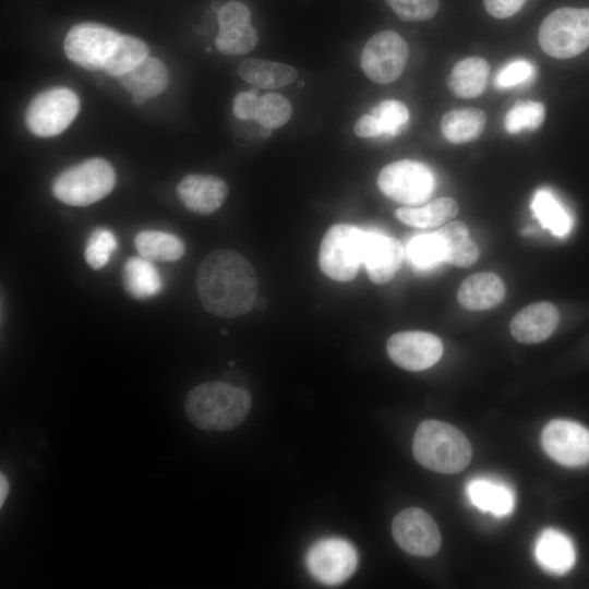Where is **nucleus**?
<instances>
[{"label":"nucleus","instance_id":"f257e3e1","mask_svg":"<svg viewBox=\"0 0 589 589\" xmlns=\"http://www.w3.org/2000/svg\"><path fill=\"white\" fill-rule=\"evenodd\" d=\"M195 281L197 297L211 314L232 318L254 308L259 290L256 273L235 250L211 252L200 264Z\"/></svg>","mask_w":589,"mask_h":589},{"label":"nucleus","instance_id":"f03ea898","mask_svg":"<svg viewBox=\"0 0 589 589\" xmlns=\"http://www.w3.org/2000/svg\"><path fill=\"white\" fill-rule=\"evenodd\" d=\"M252 397L248 389L223 381L193 387L184 400L187 418L199 429L229 431L240 425L250 412Z\"/></svg>","mask_w":589,"mask_h":589},{"label":"nucleus","instance_id":"7ed1b4c3","mask_svg":"<svg viewBox=\"0 0 589 589\" xmlns=\"http://www.w3.org/2000/svg\"><path fill=\"white\" fill-rule=\"evenodd\" d=\"M416 460L426 469L453 474L464 470L471 459V445L456 426L437 421H422L413 436Z\"/></svg>","mask_w":589,"mask_h":589},{"label":"nucleus","instance_id":"20e7f679","mask_svg":"<svg viewBox=\"0 0 589 589\" xmlns=\"http://www.w3.org/2000/svg\"><path fill=\"white\" fill-rule=\"evenodd\" d=\"M116 184V172L104 158H88L61 171L52 182V193L71 206H87L107 196Z\"/></svg>","mask_w":589,"mask_h":589},{"label":"nucleus","instance_id":"39448f33","mask_svg":"<svg viewBox=\"0 0 589 589\" xmlns=\"http://www.w3.org/2000/svg\"><path fill=\"white\" fill-rule=\"evenodd\" d=\"M542 50L555 59L578 56L589 47V8H560L542 21L539 28Z\"/></svg>","mask_w":589,"mask_h":589},{"label":"nucleus","instance_id":"423d86ee","mask_svg":"<svg viewBox=\"0 0 589 589\" xmlns=\"http://www.w3.org/2000/svg\"><path fill=\"white\" fill-rule=\"evenodd\" d=\"M365 230L348 224L333 225L324 235L320 251L321 271L336 281H350L363 263Z\"/></svg>","mask_w":589,"mask_h":589},{"label":"nucleus","instance_id":"0eeeda50","mask_svg":"<svg viewBox=\"0 0 589 589\" xmlns=\"http://www.w3.org/2000/svg\"><path fill=\"white\" fill-rule=\"evenodd\" d=\"M80 99L68 87H53L36 95L25 112V124L39 137H51L63 132L75 119Z\"/></svg>","mask_w":589,"mask_h":589},{"label":"nucleus","instance_id":"6e6552de","mask_svg":"<svg viewBox=\"0 0 589 589\" xmlns=\"http://www.w3.org/2000/svg\"><path fill=\"white\" fill-rule=\"evenodd\" d=\"M377 187L385 196L395 202L419 205L433 194L435 177L426 165L402 159L386 165L380 171Z\"/></svg>","mask_w":589,"mask_h":589},{"label":"nucleus","instance_id":"1a4fd4ad","mask_svg":"<svg viewBox=\"0 0 589 589\" xmlns=\"http://www.w3.org/2000/svg\"><path fill=\"white\" fill-rule=\"evenodd\" d=\"M408 60V46L396 32L386 29L376 33L364 45L361 69L374 83L388 84L402 73Z\"/></svg>","mask_w":589,"mask_h":589},{"label":"nucleus","instance_id":"9d476101","mask_svg":"<svg viewBox=\"0 0 589 589\" xmlns=\"http://www.w3.org/2000/svg\"><path fill=\"white\" fill-rule=\"evenodd\" d=\"M305 563L313 578L324 585L335 586L346 581L354 573L358 555L347 540L325 538L311 545Z\"/></svg>","mask_w":589,"mask_h":589},{"label":"nucleus","instance_id":"9b49d317","mask_svg":"<svg viewBox=\"0 0 589 589\" xmlns=\"http://www.w3.org/2000/svg\"><path fill=\"white\" fill-rule=\"evenodd\" d=\"M120 33L98 23H80L70 28L64 38V52L77 65L89 70H103L104 64Z\"/></svg>","mask_w":589,"mask_h":589},{"label":"nucleus","instance_id":"f8f14e48","mask_svg":"<svg viewBox=\"0 0 589 589\" xmlns=\"http://www.w3.org/2000/svg\"><path fill=\"white\" fill-rule=\"evenodd\" d=\"M546 455L565 467H582L589 464V429L578 422L555 419L541 434Z\"/></svg>","mask_w":589,"mask_h":589},{"label":"nucleus","instance_id":"ddd939ff","mask_svg":"<svg viewBox=\"0 0 589 589\" xmlns=\"http://www.w3.org/2000/svg\"><path fill=\"white\" fill-rule=\"evenodd\" d=\"M396 543L408 554L429 557L441 548V533L433 518L423 509L409 507L399 512L392 525Z\"/></svg>","mask_w":589,"mask_h":589},{"label":"nucleus","instance_id":"4468645a","mask_svg":"<svg viewBox=\"0 0 589 589\" xmlns=\"http://www.w3.org/2000/svg\"><path fill=\"white\" fill-rule=\"evenodd\" d=\"M389 359L399 368L419 372L434 365L443 354L441 339L428 332L408 330L392 335L386 344Z\"/></svg>","mask_w":589,"mask_h":589},{"label":"nucleus","instance_id":"2eb2a0df","mask_svg":"<svg viewBox=\"0 0 589 589\" xmlns=\"http://www.w3.org/2000/svg\"><path fill=\"white\" fill-rule=\"evenodd\" d=\"M404 256V247L396 238L365 231L363 264L374 284L383 285L390 281L399 271Z\"/></svg>","mask_w":589,"mask_h":589},{"label":"nucleus","instance_id":"dca6fc26","mask_svg":"<svg viewBox=\"0 0 589 589\" xmlns=\"http://www.w3.org/2000/svg\"><path fill=\"white\" fill-rule=\"evenodd\" d=\"M227 183L212 175H188L178 183L176 192L184 207L195 214L209 215L226 201Z\"/></svg>","mask_w":589,"mask_h":589},{"label":"nucleus","instance_id":"f3484780","mask_svg":"<svg viewBox=\"0 0 589 589\" xmlns=\"http://www.w3.org/2000/svg\"><path fill=\"white\" fill-rule=\"evenodd\" d=\"M560 323L557 308L546 301L528 304L510 321L512 336L522 344H538L546 340Z\"/></svg>","mask_w":589,"mask_h":589},{"label":"nucleus","instance_id":"a211bd4d","mask_svg":"<svg viewBox=\"0 0 589 589\" xmlns=\"http://www.w3.org/2000/svg\"><path fill=\"white\" fill-rule=\"evenodd\" d=\"M534 555L538 564L546 573L564 575L576 563V550L568 536L560 530L544 529L536 540Z\"/></svg>","mask_w":589,"mask_h":589},{"label":"nucleus","instance_id":"6ab92c4d","mask_svg":"<svg viewBox=\"0 0 589 589\" xmlns=\"http://www.w3.org/2000/svg\"><path fill=\"white\" fill-rule=\"evenodd\" d=\"M505 293L502 278L494 273L483 272L464 279L457 291V300L467 310L482 311L498 305Z\"/></svg>","mask_w":589,"mask_h":589},{"label":"nucleus","instance_id":"aec40b11","mask_svg":"<svg viewBox=\"0 0 589 589\" xmlns=\"http://www.w3.org/2000/svg\"><path fill=\"white\" fill-rule=\"evenodd\" d=\"M120 85L145 100L159 95L168 85L169 74L157 58L146 57L134 69L118 77Z\"/></svg>","mask_w":589,"mask_h":589},{"label":"nucleus","instance_id":"412c9836","mask_svg":"<svg viewBox=\"0 0 589 589\" xmlns=\"http://www.w3.org/2000/svg\"><path fill=\"white\" fill-rule=\"evenodd\" d=\"M467 495L471 504L482 512L494 516H507L515 507L513 490L502 482L486 478H477L467 485Z\"/></svg>","mask_w":589,"mask_h":589},{"label":"nucleus","instance_id":"4be33fe9","mask_svg":"<svg viewBox=\"0 0 589 589\" xmlns=\"http://www.w3.org/2000/svg\"><path fill=\"white\" fill-rule=\"evenodd\" d=\"M490 64L480 57H469L457 62L447 77V87L459 98L480 96L488 84Z\"/></svg>","mask_w":589,"mask_h":589},{"label":"nucleus","instance_id":"5701e85b","mask_svg":"<svg viewBox=\"0 0 589 589\" xmlns=\"http://www.w3.org/2000/svg\"><path fill=\"white\" fill-rule=\"evenodd\" d=\"M122 283L127 293L137 300L157 296L164 286L161 275L153 262L141 255L125 261Z\"/></svg>","mask_w":589,"mask_h":589},{"label":"nucleus","instance_id":"b1692460","mask_svg":"<svg viewBox=\"0 0 589 589\" xmlns=\"http://www.w3.org/2000/svg\"><path fill=\"white\" fill-rule=\"evenodd\" d=\"M436 233L443 242V262L457 267H469L477 262L480 251L465 223L449 221L440 227Z\"/></svg>","mask_w":589,"mask_h":589},{"label":"nucleus","instance_id":"393cba45","mask_svg":"<svg viewBox=\"0 0 589 589\" xmlns=\"http://www.w3.org/2000/svg\"><path fill=\"white\" fill-rule=\"evenodd\" d=\"M239 75L251 85L273 89L293 83L298 71L286 63L262 59H247L238 67Z\"/></svg>","mask_w":589,"mask_h":589},{"label":"nucleus","instance_id":"a878e982","mask_svg":"<svg viewBox=\"0 0 589 589\" xmlns=\"http://www.w3.org/2000/svg\"><path fill=\"white\" fill-rule=\"evenodd\" d=\"M486 123L483 110L459 108L446 112L441 121L444 137L454 144L476 141L482 134Z\"/></svg>","mask_w":589,"mask_h":589},{"label":"nucleus","instance_id":"bb28decb","mask_svg":"<svg viewBox=\"0 0 589 589\" xmlns=\"http://www.w3.org/2000/svg\"><path fill=\"white\" fill-rule=\"evenodd\" d=\"M457 213L458 204L454 199L437 197L423 206L400 207L395 215L408 226L432 228L449 223Z\"/></svg>","mask_w":589,"mask_h":589},{"label":"nucleus","instance_id":"cd10ccee","mask_svg":"<svg viewBox=\"0 0 589 589\" xmlns=\"http://www.w3.org/2000/svg\"><path fill=\"white\" fill-rule=\"evenodd\" d=\"M139 254L149 261L175 262L184 254L183 241L169 232L142 230L134 238Z\"/></svg>","mask_w":589,"mask_h":589},{"label":"nucleus","instance_id":"c85d7f7f","mask_svg":"<svg viewBox=\"0 0 589 589\" xmlns=\"http://www.w3.org/2000/svg\"><path fill=\"white\" fill-rule=\"evenodd\" d=\"M146 57L148 47L143 40L132 35L120 34L103 70L110 76L119 77L134 69Z\"/></svg>","mask_w":589,"mask_h":589},{"label":"nucleus","instance_id":"c756f323","mask_svg":"<svg viewBox=\"0 0 589 589\" xmlns=\"http://www.w3.org/2000/svg\"><path fill=\"white\" fill-rule=\"evenodd\" d=\"M531 209L542 227L554 236L564 237L569 232L572 217L551 191L538 190L532 197Z\"/></svg>","mask_w":589,"mask_h":589},{"label":"nucleus","instance_id":"7c9ffc66","mask_svg":"<svg viewBox=\"0 0 589 589\" xmlns=\"http://www.w3.org/2000/svg\"><path fill=\"white\" fill-rule=\"evenodd\" d=\"M406 253L411 264L422 271L430 269L444 260L443 242L436 231L413 237L407 244Z\"/></svg>","mask_w":589,"mask_h":589},{"label":"nucleus","instance_id":"2f4dec72","mask_svg":"<svg viewBox=\"0 0 589 589\" xmlns=\"http://www.w3.org/2000/svg\"><path fill=\"white\" fill-rule=\"evenodd\" d=\"M257 40L256 29L248 23L219 29L215 46L224 55H245L253 50Z\"/></svg>","mask_w":589,"mask_h":589},{"label":"nucleus","instance_id":"473e14b6","mask_svg":"<svg viewBox=\"0 0 589 589\" xmlns=\"http://www.w3.org/2000/svg\"><path fill=\"white\" fill-rule=\"evenodd\" d=\"M545 117L543 104L533 100L517 101L505 115L504 127L509 134L538 129Z\"/></svg>","mask_w":589,"mask_h":589},{"label":"nucleus","instance_id":"72a5a7b5","mask_svg":"<svg viewBox=\"0 0 589 589\" xmlns=\"http://www.w3.org/2000/svg\"><path fill=\"white\" fill-rule=\"evenodd\" d=\"M292 116V106L283 95L267 93L259 98L255 121L268 130L279 129Z\"/></svg>","mask_w":589,"mask_h":589},{"label":"nucleus","instance_id":"f704fd0d","mask_svg":"<svg viewBox=\"0 0 589 589\" xmlns=\"http://www.w3.org/2000/svg\"><path fill=\"white\" fill-rule=\"evenodd\" d=\"M118 248L115 233L103 227L95 228L88 236L84 259L93 269L103 268Z\"/></svg>","mask_w":589,"mask_h":589},{"label":"nucleus","instance_id":"c9c22d12","mask_svg":"<svg viewBox=\"0 0 589 589\" xmlns=\"http://www.w3.org/2000/svg\"><path fill=\"white\" fill-rule=\"evenodd\" d=\"M381 124L383 135H398L409 121V111L406 105L397 99L380 101L370 111Z\"/></svg>","mask_w":589,"mask_h":589},{"label":"nucleus","instance_id":"e433bc0d","mask_svg":"<svg viewBox=\"0 0 589 589\" xmlns=\"http://www.w3.org/2000/svg\"><path fill=\"white\" fill-rule=\"evenodd\" d=\"M395 14L406 22H421L433 17L438 0H385Z\"/></svg>","mask_w":589,"mask_h":589},{"label":"nucleus","instance_id":"4c0bfd02","mask_svg":"<svg viewBox=\"0 0 589 589\" xmlns=\"http://www.w3.org/2000/svg\"><path fill=\"white\" fill-rule=\"evenodd\" d=\"M536 75L534 65L526 59H515L506 63L496 74L494 83L498 89L524 85Z\"/></svg>","mask_w":589,"mask_h":589},{"label":"nucleus","instance_id":"58836bf2","mask_svg":"<svg viewBox=\"0 0 589 589\" xmlns=\"http://www.w3.org/2000/svg\"><path fill=\"white\" fill-rule=\"evenodd\" d=\"M219 29L235 25L248 24L251 21L250 9L242 2L229 1L217 11Z\"/></svg>","mask_w":589,"mask_h":589},{"label":"nucleus","instance_id":"ea45409f","mask_svg":"<svg viewBox=\"0 0 589 589\" xmlns=\"http://www.w3.org/2000/svg\"><path fill=\"white\" fill-rule=\"evenodd\" d=\"M259 98L255 91L238 93L232 101L233 115L243 121L255 120Z\"/></svg>","mask_w":589,"mask_h":589},{"label":"nucleus","instance_id":"a19ab883","mask_svg":"<svg viewBox=\"0 0 589 589\" xmlns=\"http://www.w3.org/2000/svg\"><path fill=\"white\" fill-rule=\"evenodd\" d=\"M486 12L495 19H507L516 14L526 0H483Z\"/></svg>","mask_w":589,"mask_h":589},{"label":"nucleus","instance_id":"79ce46f5","mask_svg":"<svg viewBox=\"0 0 589 589\" xmlns=\"http://www.w3.org/2000/svg\"><path fill=\"white\" fill-rule=\"evenodd\" d=\"M353 131L359 137H377L383 135L380 122L371 113L361 116L354 123Z\"/></svg>","mask_w":589,"mask_h":589},{"label":"nucleus","instance_id":"37998d69","mask_svg":"<svg viewBox=\"0 0 589 589\" xmlns=\"http://www.w3.org/2000/svg\"><path fill=\"white\" fill-rule=\"evenodd\" d=\"M10 490L9 481L7 477L1 473L0 476V505L2 506Z\"/></svg>","mask_w":589,"mask_h":589},{"label":"nucleus","instance_id":"c03bdc74","mask_svg":"<svg viewBox=\"0 0 589 589\" xmlns=\"http://www.w3.org/2000/svg\"><path fill=\"white\" fill-rule=\"evenodd\" d=\"M235 365V362L233 361H230L229 362V366H233Z\"/></svg>","mask_w":589,"mask_h":589}]
</instances>
